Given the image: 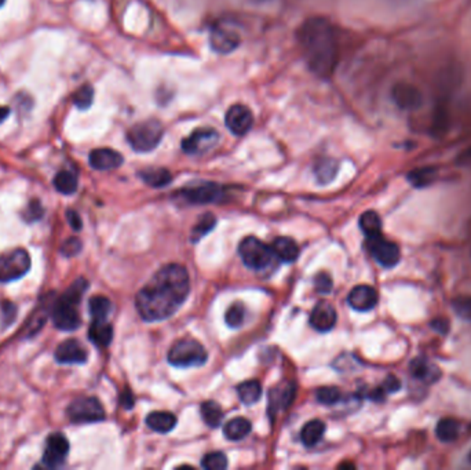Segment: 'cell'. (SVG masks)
<instances>
[{
  "mask_svg": "<svg viewBox=\"0 0 471 470\" xmlns=\"http://www.w3.org/2000/svg\"><path fill=\"white\" fill-rule=\"evenodd\" d=\"M190 280L185 266L168 263L137 294L135 307L145 321H161L175 314L186 301Z\"/></svg>",
  "mask_w": 471,
  "mask_h": 470,
  "instance_id": "1",
  "label": "cell"
},
{
  "mask_svg": "<svg viewBox=\"0 0 471 470\" xmlns=\"http://www.w3.org/2000/svg\"><path fill=\"white\" fill-rule=\"evenodd\" d=\"M298 38L309 69L320 79H329L338 62L335 34L329 21L322 17L306 20Z\"/></svg>",
  "mask_w": 471,
  "mask_h": 470,
  "instance_id": "2",
  "label": "cell"
},
{
  "mask_svg": "<svg viewBox=\"0 0 471 470\" xmlns=\"http://www.w3.org/2000/svg\"><path fill=\"white\" fill-rule=\"evenodd\" d=\"M207 359L209 353L204 346L192 338L175 342L168 352V363L181 368L203 366L206 365Z\"/></svg>",
  "mask_w": 471,
  "mask_h": 470,
  "instance_id": "3",
  "label": "cell"
},
{
  "mask_svg": "<svg viewBox=\"0 0 471 470\" xmlns=\"http://www.w3.org/2000/svg\"><path fill=\"white\" fill-rule=\"evenodd\" d=\"M164 135V128L157 120L137 123L127 133V141L135 152H151L156 149Z\"/></svg>",
  "mask_w": 471,
  "mask_h": 470,
  "instance_id": "4",
  "label": "cell"
},
{
  "mask_svg": "<svg viewBox=\"0 0 471 470\" xmlns=\"http://www.w3.org/2000/svg\"><path fill=\"white\" fill-rule=\"evenodd\" d=\"M239 254L244 265L253 270H263L273 262L274 253L271 247L257 237H246L239 246Z\"/></svg>",
  "mask_w": 471,
  "mask_h": 470,
  "instance_id": "5",
  "label": "cell"
},
{
  "mask_svg": "<svg viewBox=\"0 0 471 470\" xmlns=\"http://www.w3.org/2000/svg\"><path fill=\"white\" fill-rule=\"evenodd\" d=\"M31 267V257L22 250L17 249L0 256V283H10L21 279Z\"/></svg>",
  "mask_w": 471,
  "mask_h": 470,
  "instance_id": "6",
  "label": "cell"
},
{
  "mask_svg": "<svg viewBox=\"0 0 471 470\" xmlns=\"http://www.w3.org/2000/svg\"><path fill=\"white\" fill-rule=\"evenodd\" d=\"M68 417L75 423H91L105 419L103 404L96 397H79L68 407Z\"/></svg>",
  "mask_w": 471,
  "mask_h": 470,
  "instance_id": "7",
  "label": "cell"
},
{
  "mask_svg": "<svg viewBox=\"0 0 471 470\" xmlns=\"http://www.w3.org/2000/svg\"><path fill=\"white\" fill-rule=\"evenodd\" d=\"M77 302L66 297H61L52 307V317L54 325L62 331H73L79 328L82 318L77 312Z\"/></svg>",
  "mask_w": 471,
  "mask_h": 470,
  "instance_id": "8",
  "label": "cell"
},
{
  "mask_svg": "<svg viewBox=\"0 0 471 470\" xmlns=\"http://www.w3.org/2000/svg\"><path fill=\"white\" fill-rule=\"evenodd\" d=\"M366 243H368V249L372 257L383 267L390 269V267H394L400 262V258H401L400 247L396 243L386 240L382 235L366 237Z\"/></svg>",
  "mask_w": 471,
  "mask_h": 470,
  "instance_id": "9",
  "label": "cell"
},
{
  "mask_svg": "<svg viewBox=\"0 0 471 470\" xmlns=\"http://www.w3.org/2000/svg\"><path fill=\"white\" fill-rule=\"evenodd\" d=\"M181 198L192 205H207L215 203L223 196V189L214 182H203L192 185L179 192Z\"/></svg>",
  "mask_w": 471,
  "mask_h": 470,
  "instance_id": "10",
  "label": "cell"
},
{
  "mask_svg": "<svg viewBox=\"0 0 471 470\" xmlns=\"http://www.w3.org/2000/svg\"><path fill=\"white\" fill-rule=\"evenodd\" d=\"M225 123L232 134L241 137L251 130L254 124V115L246 105H233L226 112Z\"/></svg>",
  "mask_w": 471,
  "mask_h": 470,
  "instance_id": "11",
  "label": "cell"
},
{
  "mask_svg": "<svg viewBox=\"0 0 471 470\" xmlns=\"http://www.w3.org/2000/svg\"><path fill=\"white\" fill-rule=\"evenodd\" d=\"M218 140H219V135L215 130L199 128L190 133V135L182 141V149L185 154H189V155L204 154L218 142Z\"/></svg>",
  "mask_w": 471,
  "mask_h": 470,
  "instance_id": "12",
  "label": "cell"
},
{
  "mask_svg": "<svg viewBox=\"0 0 471 470\" xmlns=\"http://www.w3.org/2000/svg\"><path fill=\"white\" fill-rule=\"evenodd\" d=\"M69 453V441L62 433H52L46 441L43 454V465L47 468H58L63 464Z\"/></svg>",
  "mask_w": 471,
  "mask_h": 470,
  "instance_id": "13",
  "label": "cell"
},
{
  "mask_svg": "<svg viewBox=\"0 0 471 470\" xmlns=\"http://www.w3.org/2000/svg\"><path fill=\"white\" fill-rule=\"evenodd\" d=\"M209 45L214 52L229 54L239 47L240 36L236 31L225 25H216L209 34Z\"/></svg>",
  "mask_w": 471,
  "mask_h": 470,
  "instance_id": "14",
  "label": "cell"
},
{
  "mask_svg": "<svg viewBox=\"0 0 471 470\" xmlns=\"http://www.w3.org/2000/svg\"><path fill=\"white\" fill-rule=\"evenodd\" d=\"M297 393V386L294 382L285 381L276 385L269 393V413L270 416H276L278 411L288 409Z\"/></svg>",
  "mask_w": 471,
  "mask_h": 470,
  "instance_id": "15",
  "label": "cell"
},
{
  "mask_svg": "<svg viewBox=\"0 0 471 470\" xmlns=\"http://www.w3.org/2000/svg\"><path fill=\"white\" fill-rule=\"evenodd\" d=\"M377 301H379L377 291L366 284L354 287L347 297L349 305L359 312L372 311L377 305Z\"/></svg>",
  "mask_w": 471,
  "mask_h": 470,
  "instance_id": "16",
  "label": "cell"
},
{
  "mask_svg": "<svg viewBox=\"0 0 471 470\" xmlns=\"http://www.w3.org/2000/svg\"><path fill=\"white\" fill-rule=\"evenodd\" d=\"M393 100L404 110H415L423 104V96L415 86L410 83H398L393 87Z\"/></svg>",
  "mask_w": 471,
  "mask_h": 470,
  "instance_id": "17",
  "label": "cell"
},
{
  "mask_svg": "<svg viewBox=\"0 0 471 470\" xmlns=\"http://www.w3.org/2000/svg\"><path fill=\"white\" fill-rule=\"evenodd\" d=\"M55 360L61 365H83L87 360V352L79 341L68 339L57 348Z\"/></svg>",
  "mask_w": 471,
  "mask_h": 470,
  "instance_id": "18",
  "label": "cell"
},
{
  "mask_svg": "<svg viewBox=\"0 0 471 470\" xmlns=\"http://www.w3.org/2000/svg\"><path fill=\"white\" fill-rule=\"evenodd\" d=\"M336 311L329 302H318L311 314V324L320 332L331 331L336 324Z\"/></svg>",
  "mask_w": 471,
  "mask_h": 470,
  "instance_id": "19",
  "label": "cell"
},
{
  "mask_svg": "<svg viewBox=\"0 0 471 470\" xmlns=\"http://www.w3.org/2000/svg\"><path fill=\"white\" fill-rule=\"evenodd\" d=\"M89 161L90 166L94 170L98 171H109V170H114L117 167H120L124 161L123 156L109 148H100V149H94L90 156H89Z\"/></svg>",
  "mask_w": 471,
  "mask_h": 470,
  "instance_id": "20",
  "label": "cell"
},
{
  "mask_svg": "<svg viewBox=\"0 0 471 470\" xmlns=\"http://www.w3.org/2000/svg\"><path fill=\"white\" fill-rule=\"evenodd\" d=\"M271 250L280 261L294 262L299 257V247L290 237H277L271 244Z\"/></svg>",
  "mask_w": 471,
  "mask_h": 470,
  "instance_id": "21",
  "label": "cell"
},
{
  "mask_svg": "<svg viewBox=\"0 0 471 470\" xmlns=\"http://www.w3.org/2000/svg\"><path fill=\"white\" fill-rule=\"evenodd\" d=\"M89 338L96 346L106 348L112 342L113 328L109 323H106V320H104V321L94 320L90 330H89Z\"/></svg>",
  "mask_w": 471,
  "mask_h": 470,
  "instance_id": "22",
  "label": "cell"
},
{
  "mask_svg": "<svg viewBox=\"0 0 471 470\" xmlns=\"http://www.w3.org/2000/svg\"><path fill=\"white\" fill-rule=\"evenodd\" d=\"M251 429H253L251 422L248 419L240 417V418L230 419L225 425L223 434L230 441H239L247 437L251 433Z\"/></svg>",
  "mask_w": 471,
  "mask_h": 470,
  "instance_id": "23",
  "label": "cell"
},
{
  "mask_svg": "<svg viewBox=\"0 0 471 470\" xmlns=\"http://www.w3.org/2000/svg\"><path fill=\"white\" fill-rule=\"evenodd\" d=\"M142 181L148 184L152 188H164L172 181V175L167 168L163 167H154L147 168L140 172Z\"/></svg>",
  "mask_w": 471,
  "mask_h": 470,
  "instance_id": "24",
  "label": "cell"
},
{
  "mask_svg": "<svg viewBox=\"0 0 471 470\" xmlns=\"http://www.w3.org/2000/svg\"><path fill=\"white\" fill-rule=\"evenodd\" d=\"M147 425L158 433H168L177 426V418L167 411H155L148 416Z\"/></svg>",
  "mask_w": 471,
  "mask_h": 470,
  "instance_id": "25",
  "label": "cell"
},
{
  "mask_svg": "<svg viewBox=\"0 0 471 470\" xmlns=\"http://www.w3.org/2000/svg\"><path fill=\"white\" fill-rule=\"evenodd\" d=\"M338 172V161L331 157L320 159L314 166V175L317 181L322 185L329 184Z\"/></svg>",
  "mask_w": 471,
  "mask_h": 470,
  "instance_id": "26",
  "label": "cell"
},
{
  "mask_svg": "<svg viewBox=\"0 0 471 470\" xmlns=\"http://www.w3.org/2000/svg\"><path fill=\"white\" fill-rule=\"evenodd\" d=\"M324 433H325V423L320 419H313L308 422L301 432L302 443L306 447H313L322 439Z\"/></svg>",
  "mask_w": 471,
  "mask_h": 470,
  "instance_id": "27",
  "label": "cell"
},
{
  "mask_svg": "<svg viewBox=\"0 0 471 470\" xmlns=\"http://www.w3.org/2000/svg\"><path fill=\"white\" fill-rule=\"evenodd\" d=\"M237 393L240 400L246 404V406H253L255 404L262 396V385L260 381H247L243 382L237 386Z\"/></svg>",
  "mask_w": 471,
  "mask_h": 470,
  "instance_id": "28",
  "label": "cell"
},
{
  "mask_svg": "<svg viewBox=\"0 0 471 470\" xmlns=\"http://www.w3.org/2000/svg\"><path fill=\"white\" fill-rule=\"evenodd\" d=\"M435 436L442 443L455 441L459 436V422L452 418H442L437 422Z\"/></svg>",
  "mask_w": 471,
  "mask_h": 470,
  "instance_id": "29",
  "label": "cell"
},
{
  "mask_svg": "<svg viewBox=\"0 0 471 470\" xmlns=\"http://www.w3.org/2000/svg\"><path fill=\"white\" fill-rule=\"evenodd\" d=\"M54 188L62 195H73L77 191V177L68 170L59 171L54 177Z\"/></svg>",
  "mask_w": 471,
  "mask_h": 470,
  "instance_id": "30",
  "label": "cell"
},
{
  "mask_svg": "<svg viewBox=\"0 0 471 470\" xmlns=\"http://www.w3.org/2000/svg\"><path fill=\"white\" fill-rule=\"evenodd\" d=\"M360 228L366 237L382 235V219L379 214L375 211H366L360 216Z\"/></svg>",
  "mask_w": 471,
  "mask_h": 470,
  "instance_id": "31",
  "label": "cell"
},
{
  "mask_svg": "<svg viewBox=\"0 0 471 470\" xmlns=\"http://www.w3.org/2000/svg\"><path fill=\"white\" fill-rule=\"evenodd\" d=\"M89 311H90L93 320L104 321L112 312V302L103 295L93 297L89 301Z\"/></svg>",
  "mask_w": 471,
  "mask_h": 470,
  "instance_id": "32",
  "label": "cell"
},
{
  "mask_svg": "<svg viewBox=\"0 0 471 470\" xmlns=\"http://www.w3.org/2000/svg\"><path fill=\"white\" fill-rule=\"evenodd\" d=\"M411 374L420 381H435L440 376V371L435 367L431 366L426 360L415 359L411 363Z\"/></svg>",
  "mask_w": 471,
  "mask_h": 470,
  "instance_id": "33",
  "label": "cell"
},
{
  "mask_svg": "<svg viewBox=\"0 0 471 470\" xmlns=\"http://www.w3.org/2000/svg\"><path fill=\"white\" fill-rule=\"evenodd\" d=\"M202 417L209 427L215 429V427L220 426V423L223 420V411H222V409L218 403L206 402V403L202 404Z\"/></svg>",
  "mask_w": 471,
  "mask_h": 470,
  "instance_id": "34",
  "label": "cell"
},
{
  "mask_svg": "<svg viewBox=\"0 0 471 470\" xmlns=\"http://www.w3.org/2000/svg\"><path fill=\"white\" fill-rule=\"evenodd\" d=\"M215 225H216V218H215L214 214L207 212V214L202 215V218L199 219V222L193 228L192 242H199L200 239H203L206 235H209V232L215 228Z\"/></svg>",
  "mask_w": 471,
  "mask_h": 470,
  "instance_id": "35",
  "label": "cell"
},
{
  "mask_svg": "<svg viewBox=\"0 0 471 470\" xmlns=\"http://www.w3.org/2000/svg\"><path fill=\"white\" fill-rule=\"evenodd\" d=\"M434 177H435V170L431 167H424V168H418V170L411 171L408 174V181L415 188H424L433 182Z\"/></svg>",
  "mask_w": 471,
  "mask_h": 470,
  "instance_id": "36",
  "label": "cell"
},
{
  "mask_svg": "<svg viewBox=\"0 0 471 470\" xmlns=\"http://www.w3.org/2000/svg\"><path fill=\"white\" fill-rule=\"evenodd\" d=\"M93 101H94V89L90 85H83L73 94V104L80 110L89 109L93 105Z\"/></svg>",
  "mask_w": 471,
  "mask_h": 470,
  "instance_id": "37",
  "label": "cell"
},
{
  "mask_svg": "<svg viewBox=\"0 0 471 470\" xmlns=\"http://www.w3.org/2000/svg\"><path fill=\"white\" fill-rule=\"evenodd\" d=\"M244 318H246V308L243 304L237 302V304H233L227 312L225 314V320H226V324L230 327V328H239L241 327V324L244 323Z\"/></svg>",
  "mask_w": 471,
  "mask_h": 470,
  "instance_id": "38",
  "label": "cell"
},
{
  "mask_svg": "<svg viewBox=\"0 0 471 470\" xmlns=\"http://www.w3.org/2000/svg\"><path fill=\"white\" fill-rule=\"evenodd\" d=\"M315 397L324 406H334V404H336L341 400L342 393L335 386H324V388H320L317 390Z\"/></svg>",
  "mask_w": 471,
  "mask_h": 470,
  "instance_id": "39",
  "label": "cell"
},
{
  "mask_svg": "<svg viewBox=\"0 0 471 470\" xmlns=\"http://www.w3.org/2000/svg\"><path fill=\"white\" fill-rule=\"evenodd\" d=\"M202 467L207 470H223L227 468V458L220 451H214L204 455Z\"/></svg>",
  "mask_w": 471,
  "mask_h": 470,
  "instance_id": "40",
  "label": "cell"
},
{
  "mask_svg": "<svg viewBox=\"0 0 471 470\" xmlns=\"http://www.w3.org/2000/svg\"><path fill=\"white\" fill-rule=\"evenodd\" d=\"M452 308L456 314L465 320H471V297L462 295L452 301Z\"/></svg>",
  "mask_w": 471,
  "mask_h": 470,
  "instance_id": "41",
  "label": "cell"
},
{
  "mask_svg": "<svg viewBox=\"0 0 471 470\" xmlns=\"http://www.w3.org/2000/svg\"><path fill=\"white\" fill-rule=\"evenodd\" d=\"M45 214V210L42 207L40 202L39 200H32L29 203V206L27 207V210L24 211V219L28 221V222H36L39 221Z\"/></svg>",
  "mask_w": 471,
  "mask_h": 470,
  "instance_id": "42",
  "label": "cell"
},
{
  "mask_svg": "<svg viewBox=\"0 0 471 470\" xmlns=\"http://www.w3.org/2000/svg\"><path fill=\"white\" fill-rule=\"evenodd\" d=\"M314 286H315V290L320 293V294H328L331 293L332 290V279L328 273L325 272H321L318 274H315L314 277Z\"/></svg>",
  "mask_w": 471,
  "mask_h": 470,
  "instance_id": "43",
  "label": "cell"
},
{
  "mask_svg": "<svg viewBox=\"0 0 471 470\" xmlns=\"http://www.w3.org/2000/svg\"><path fill=\"white\" fill-rule=\"evenodd\" d=\"M80 250H82V242L77 237L68 239L61 247V253L65 257H75L80 253Z\"/></svg>",
  "mask_w": 471,
  "mask_h": 470,
  "instance_id": "44",
  "label": "cell"
},
{
  "mask_svg": "<svg viewBox=\"0 0 471 470\" xmlns=\"http://www.w3.org/2000/svg\"><path fill=\"white\" fill-rule=\"evenodd\" d=\"M1 309H3L4 325L13 324V321H14L15 317H17V308H15V305L11 304V302H3Z\"/></svg>",
  "mask_w": 471,
  "mask_h": 470,
  "instance_id": "45",
  "label": "cell"
},
{
  "mask_svg": "<svg viewBox=\"0 0 471 470\" xmlns=\"http://www.w3.org/2000/svg\"><path fill=\"white\" fill-rule=\"evenodd\" d=\"M430 327H431L435 332L445 335V334H448V331H449V321H448L445 317H437V318L431 320Z\"/></svg>",
  "mask_w": 471,
  "mask_h": 470,
  "instance_id": "46",
  "label": "cell"
},
{
  "mask_svg": "<svg viewBox=\"0 0 471 470\" xmlns=\"http://www.w3.org/2000/svg\"><path fill=\"white\" fill-rule=\"evenodd\" d=\"M382 388L386 390V393H394V392L400 390V388H401V382H400V379H398L397 376H394V375H389V376L384 379V382H383V386H382Z\"/></svg>",
  "mask_w": 471,
  "mask_h": 470,
  "instance_id": "47",
  "label": "cell"
},
{
  "mask_svg": "<svg viewBox=\"0 0 471 470\" xmlns=\"http://www.w3.org/2000/svg\"><path fill=\"white\" fill-rule=\"evenodd\" d=\"M66 218H68V222L72 226V229H75V230H80L82 229L83 222H82V218L79 216V214L76 211H73V210L66 211Z\"/></svg>",
  "mask_w": 471,
  "mask_h": 470,
  "instance_id": "48",
  "label": "cell"
},
{
  "mask_svg": "<svg viewBox=\"0 0 471 470\" xmlns=\"http://www.w3.org/2000/svg\"><path fill=\"white\" fill-rule=\"evenodd\" d=\"M121 404H123L124 409H133V406H134V396L131 395L130 390H127V392H124L121 395Z\"/></svg>",
  "mask_w": 471,
  "mask_h": 470,
  "instance_id": "49",
  "label": "cell"
},
{
  "mask_svg": "<svg viewBox=\"0 0 471 470\" xmlns=\"http://www.w3.org/2000/svg\"><path fill=\"white\" fill-rule=\"evenodd\" d=\"M11 110L7 106H0V123H3L8 116H10Z\"/></svg>",
  "mask_w": 471,
  "mask_h": 470,
  "instance_id": "50",
  "label": "cell"
},
{
  "mask_svg": "<svg viewBox=\"0 0 471 470\" xmlns=\"http://www.w3.org/2000/svg\"><path fill=\"white\" fill-rule=\"evenodd\" d=\"M339 468H354L353 465H349V464H342Z\"/></svg>",
  "mask_w": 471,
  "mask_h": 470,
  "instance_id": "51",
  "label": "cell"
},
{
  "mask_svg": "<svg viewBox=\"0 0 471 470\" xmlns=\"http://www.w3.org/2000/svg\"><path fill=\"white\" fill-rule=\"evenodd\" d=\"M4 1H6V0H0V7L4 4Z\"/></svg>",
  "mask_w": 471,
  "mask_h": 470,
  "instance_id": "52",
  "label": "cell"
}]
</instances>
